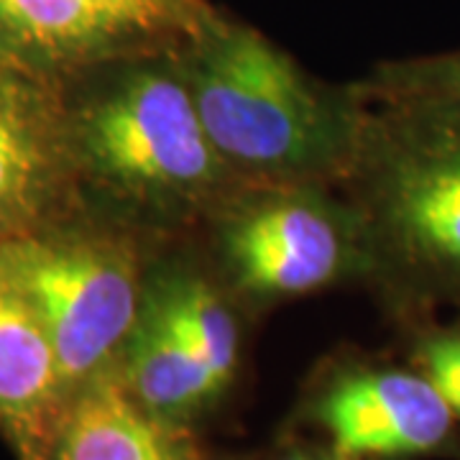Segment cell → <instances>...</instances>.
Masks as SVG:
<instances>
[{
    "label": "cell",
    "mask_w": 460,
    "mask_h": 460,
    "mask_svg": "<svg viewBox=\"0 0 460 460\" xmlns=\"http://www.w3.org/2000/svg\"><path fill=\"white\" fill-rule=\"evenodd\" d=\"M159 307L184 343L210 366L220 384H226L238 356V330L226 305L208 287L184 284Z\"/></svg>",
    "instance_id": "cell-11"
},
{
    "label": "cell",
    "mask_w": 460,
    "mask_h": 460,
    "mask_svg": "<svg viewBox=\"0 0 460 460\" xmlns=\"http://www.w3.org/2000/svg\"><path fill=\"white\" fill-rule=\"evenodd\" d=\"M90 148L115 180L144 190H184L210 180L215 148L195 98L164 75H138L90 123Z\"/></svg>",
    "instance_id": "cell-3"
},
{
    "label": "cell",
    "mask_w": 460,
    "mask_h": 460,
    "mask_svg": "<svg viewBox=\"0 0 460 460\" xmlns=\"http://www.w3.org/2000/svg\"><path fill=\"white\" fill-rule=\"evenodd\" d=\"M195 108L215 151L284 169L323 154L328 123L296 66L251 31L223 36L195 77Z\"/></svg>",
    "instance_id": "cell-1"
},
{
    "label": "cell",
    "mask_w": 460,
    "mask_h": 460,
    "mask_svg": "<svg viewBox=\"0 0 460 460\" xmlns=\"http://www.w3.org/2000/svg\"><path fill=\"white\" fill-rule=\"evenodd\" d=\"M65 386L47 332L29 302L0 274V420L18 438H39Z\"/></svg>",
    "instance_id": "cell-6"
},
{
    "label": "cell",
    "mask_w": 460,
    "mask_h": 460,
    "mask_svg": "<svg viewBox=\"0 0 460 460\" xmlns=\"http://www.w3.org/2000/svg\"><path fill=\"white\" fill-rule=\"evenodd\" d=\"M120 26L100 0H0V31L41 51L80 49Z\"/></svg>",
    "instance_id": "cell-10"
},
{
    "label": "cell",
    "mask_w": 460,
    "mask_h": 460,
    "mask_svg": "<svg viewBox=\"0 0 460 460\" xmlns=\"http://www.w3.org/2000/svg\"><path fill=\"white\" fill-rule=\"evenodd\" d=\"M453 411L428 376L368 371L323 399L320 420L341 456H414L443 443Z\"/></svg>",
    "instance_id": "cell-4"
},
{
    "label": "cell",
    "mask_w": 460,
    "mask_h": 460,
    "mask_svg": "<svg viewBox=\"0 0 460 460\" xmlns=\"http://www.w3.org/2000/svg\"><path fill=\"white\" fill-rule=\"evenodd\" d=\"M394 215L422 256L460 271V146L438 148L402 166Z\"/></svg>",
    "instance_id": "cell-7"
},
{
    "label": "cell",
    "mask_w": 460,
    "mask_h": 460,
    "mask_svg": "<svg viewBox=\"0 0 460 460\" xmlns=\"http://www.w3.org/2000/svg\"><path fill=\"white\" fill-rule=\"evenodd\" d=\"M230 251L248 287L299 295L332 279L341 241L325 215L305 202H281L246 217Z\"/></svg>",
    "instance_id": "cell-5"
},
{
    "label": "cell",
    "mask_w": 460,
    "mask_h": 460,
    "mask_svg": "<svg viewBox=\"0 0 460 460\" xmlns=\"http://www.w3.org/2000/svg\"><path fill=\"white\" fill-rule=\"evenodd\" d=\"M422 363L429 384L443 396L450 411L460 417V338L429 341L422 350Z\"/></svg>",
    "instance_id": "cell-13"
},
{
    "label": "cell",
    "mask_w": 460,
    "mask_h": 460,
    "mask_svg": "<svg viewBox=\"0 0 460 460\" xmlns=\"http://www.w3.org/2000/svg\"><path fill=\"white\" fill-rule=\"evenodd\" d=\"M0 274L39 317L65 384L100 368L136 325L133 266L113 248L11 243L0 248Z\"/></svg>",
    "instance_id": "cell-2"
},
{
    "label": "cell",
    "mask_w": 460,
    "mask_h": 460,
    "mask_svg": "<svg viewBox=\"0 0 460 460\" xmlns=\"http://www.w3.org/2000/svg\"><path fill=\"white\" fill-rule=\"evenodd\" d=\"M443 87H447L450 93H456L460 95V59L456 62H450V65L443 69Z\"/></svg>",
    "instance_id": "cell-15"
},
{
    "label": "cell",
    "mask_w": 460,
    "mask_h": 460,
    "mask_svg": "<svg viewBox=\"0 0 460 460\" xmlns=\"http://www.w3.org/2000/svg\"><path fill=\"white\" fill-rule=\"evenodd\" d=\"M41 180V148L29 118L0 87V226L31 205Z\"/></svg>",
    "instance_id": "cell-12"
},
{
    "label": "cell",
    "mask_w": 460,
    "mask_h": 460,
    "mask_svg": "<svg viewBox=\"0 0 460 460\" xmlns=\"http://www.w3.org/2000/svg\"><path fill=\"white\" fill-rule=\"evenodd\" d=\"M296 460H307V458H296Z\"/></svg>",
    "instance_id": "cell-16"
},
{
    "label": "cell",
    "mask_w": 460,
    "mask_h": 460,
    "mask_svg": "<svg viewBox=\"0 0 460 460\" xmlns=\"http://www.w3.org/2000/svg\"><path fill=\"white\" fill-rule=\"evenodd\" d=\"M128 378L133 394L159 414L192 410L223 386L210 366L172 328L162 307L148 314L133 338Z\"/></svg>",
    "instance_id": "cell-9"
},
{
    "label": "cell",
    "mask_w": 460,
    "mask_h": 460,
    "mask_svg": "<svg viewBox=\"0 0 460 460\" xmlns=\"http://www.w3.org/2000/svg\"><path fill=\"white\" fill-rule=\"evenodd\" d=\"M54 460H169L156 429L111 381L84 392L62 422Z\"/></svg>",
    "instance_id": "cell-8"
},
{
    "label": "cell",
    "mask_w": 460,
    "mask_h": 460,
    "mask_svg": "<svg viewBox=\"0 0 460 460\" xmlns=\"http://www.w3.org/2000/svg\"><path fill=\"white\" fill-rule=\"evenodd\" d=\"M123 26H144L164 13L166 0H100Z\"/></svg>",
    "instance_id": "cell-14"
}]
</instances>
